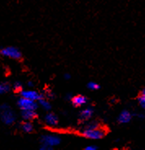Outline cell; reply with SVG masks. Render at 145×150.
I'll use <instances>...</instances> for the list:
<instances>
[{"instance_id":"cell-1","label":"cell","mask_w":145,"mask_h":150,"mask_svg":"<svg viewBox=\"0 0 145 150\" xmlns=\"http://www.w3.org/2000/svg\"><path fill=\"white\" fill-rule=\"evenodd\" d=\"M16 114L11 106L8 104L0 105V121L7 126H11L16 121Z\"/></svg>"},{"instance_id":"cell-2","label":"cell","mask_w":145,"mask_h":150,"mask_svg":"<svg viewBox=\"0 0 145 150\" xmlns=\"http://www.w3.org/2000/svg\"><path fill=\"white\" fill-rule=\"evenodd\" d=\"M108 131L106 129L99 127L94 129L85 128L81 131V135L86 139H101L104 138L107 135Z\"/></svg>"},{"instance_id":"cell-3","label":"cell","mask_w":145,"mask_h":150,"mask_svg":"<svg viewBox=\"0 0 145 150\" xmlns=\"http://www.w3.org/2000/svg\"><path fill=\"white\" fill-rule=\"evenodd\" d=\"M0 55L4 57L12 59V60H19L22 58V53L21 52V50L13 46L6 47L0 49Z\"/></svg>"},{"instance_id":"cell-4","label":"cell","mask_w":145,"mask_h":150,"mask_svg":"<svg viewBox=\"0 0 145 150\" xmlns=\"http://www.w3.org/2000/svg\"><path fill=\"white\" fill-rule=\"evenodd\" d=\"M16 105L21 110H36L37 111V109L39 107L37 101L26 99L21 96L17 100Z\"/></svg>"},{"instance_id":"cell-5","label":"cell","mask_w":145,"mask_h":150,"mask_svg":"<svg viewBox=\"0 0 145 150\" xmlns=\"http://www.w3.org/2000/svg\"><path fill=\"white\" fill-rule=\"evenodd\" d=\"M61 140L62 139L59 135L52 134H45L42 135L40 138V143L42 144H45L52 148L60 145Z\"/></svg>"},{"instance_id":"cell-6","label":"cell","mask_w":145,"mask_h":150,"mask_svg":"<svg viewBox=\"0 0 145 150\" xmlns=\"http://www.w3.org/2000/svg\"><path fill=\"white\" fill-rule=\"evenodd\" d=\"M20 96L21 97L26 98V99H30V100H35V101H37L39 100L40 99H42V98H45L44 94L40 93L37 91L34 90H24L21 91L20 92Z\"/></svg>"},{"instance_id":"cell-7","label":"cell","mask_w":145,"mask_h":150,"mask_svg":"<svg viewBox=\"0 0 145 150\" xmlns=\"http://www.w3.org/2000/svg\"><path fill=\"white\" fill-rule=\"evenodd\" d=\"M95 109L91 106H88L85 109L80 111L78 114V121L81 122H86L91 119V117H93Z\"/></svg>"},{"instance_id":"cell-8","label":"cell","mask_w":145,"mask_h":150,"mask_svg":"<svg viewBox=\"0 0 145 150\" xmlns=\"http://www.w3.org/2000/svg\"><path fill=\"white\" fill-rule=\"evenodd\" d=\"M70 102L72 105L75 108H80L86 105L88 103V98L84 95H77L74 96H72L70 100Z\"/></svg>"},{"instance_id":"cell-9","label":"cell","mask_w":145,"mask_h":150,"mask_svg":"<svg viewBox=\"0 0 145 150\" xmlns=\"http://www.w3.org/2000/svg\"><path fill=\"white\" fill-rule=\"evenodd\" d=\"M44 122L49 127H55L59 124V117L56 113L48 111L44 116Z\"/></svg>"},{"instance_id":"cell-10","label":"cell","mask_w":145,"mask_h":150,"mask_svg":"<svg viewBox=\"0 0 145 150\" xmlns=\"http://www.w3.org/2000/svg\"><path fill=\"white\" fill-rule=\"evenodd\" d=\"M133 117V113L128 109H123L117 116V122L120 124H127L130 122Z\"/></svg>"},{"instance_id":"cell-11","label":"cell","mask_w":145,"mask_h":150,"mask_svg":"<svg viewBox=\"0 0 145 150\" xmlns=\"http://www.w3.org/2000/svg\"><path fill=\"white\" fill-rule=\"evenodd\" d=\"M21 117L24 121H32L37 117L36 110H21Z\"/></svg>"},{"instance_id":"cell-12","label":"cell","mask_w":145,"mask_h":150,"mask_svg":"<svg viewBox=\"0 0 145 150\" xmlns=\"http://www.w3.org/2000/svg\"><path fill=\"white\" fill-rule=\"evenodd\" d=\"M21 131L25 133H27V134H30L32 133L34 130V127L33 122L31 121H25L21 123Z\"/></svg>"},{"instance_id":"cell-13","label":"cell","mask_w":145,"mask_h":150,"mask_svg":"<svg viewBox=\"0 0 145 150\" xmlns=\"http://www.w3.org/2000/svg\"><path fill=\"white\" fill-rule=\"evenodd\" d=\"M37 104H38V105L41 107L42 109H44L45 111H47V112L52 110V104H51V102L49 101L48 100H47L46 98H42V99H40L39 100H37Z\"/></svg>"},{"instance_id":"cell-14","label":"cell","mask_w":145,"mask_h":150,"mask_svg":"<svg viewBox=\"0 0 145 150\" xmlns=\"http://www.w3.org/2000/svg\"><path fill=\"white\" fill-rule=\"evenodd\" d=\"M11 90V85L7 82H0V95L8 93Z\"/></svg>"},{"instance_id":"cell-15","label":"cell","mask_w":145,"mask_h":150,"mask_svg":"<svg viewBox=\"0 0 145 150\" xmlns=\"http://www.w3.org/2000/svg\"><path fill=\"white\" fill-rule=\"evenodd\" d=\"M137 101L139 103V105L141 107L142 109H145V89L143 88L141 92L139 93V96L137 97Z\"/></svg>"},{"instance_id":"cell-16","label":"cell","mask_w":145,"mask_h":150,"mask_svg":"<svg viewBox=\"0 0 145 150\" xmlns=\"http://www.w3.org/2000/svg\"><path fill=\"white\" fill-rule=\"evenodd\" d=\"M86 86L91 91H97L100 90L101 88L100 85L99 83H95V82H89L86 84Z\"/></svg>"},{"instance_id":"cell-17","label":"cell","mask_w":145,"mask_h":150,"mask_svg":"<svg viewBox=\"0 0 145 150\" xmlns=\"http://www.w3.org/2000/svg\"><path fill=\"white\" fill-rule=\"evenodd\" d=\"M87 123L85 126V128H89V129H94L100 127V124L99 123L96 121H88L86 122Z\"/></svg>"},{"instance_id":"cell-18","label":"cell","mask_w":145,"mask_h":150,"mask_svg":"<svg viewBox=\"0 0 145 150\" xmlns=\"http://www.w3.org/2000/svg\"><path fill=\"white\" fill-rule=\"evenodd\" d=\"M12 89L14 90L15 92H20L21 91L23 90V85L22 83L19 81H16L15 83H13V86H12Z\"/></svg>"},{"instance_id":"cell-19","label":"cell","mask_w":145,"mask_h":150,"mask_svg":"<svg viewBox=\"0 0 145 150\" xmlns=\"http://www.w3.org/2000/svg\"><path fill=\"white\" fill-rule=\"evenodd\" d=\"M43 94H44L45 98H48L50 100H53L55 98V94L53 93L52 91H47V92L45 91V92H43Z\"/></svg>"},{"instance_id":"cell-20","label":"cell","mask_w":145,"mask_h":150,"mask_svg":"<svg viewBox=\"0 0 145 150\" xmlns=\"http://www.w3.org/2000/svg\"><path fill=\"white\" fill-rule=\"evenodd\" d=\"M98 149V146L95 145V144H91V145H88L84 148V150H97Z\"/></svg>"},{"instance_id":"cell-21","label":"cell","mask_w":145,"mask_h":150,"mask_svg":"<svg viewBox=\"0 0 145 150\" xmlns=\"http://www.w3.org/2000/svg\"><path fill=\"white\" fill-rule=\"evenodd\" d=\"M39 149L40 150H52L53 149V148L52 147L47 146V145H45V144H41V146L39 148Z\"/></svg>"},{"instance_id":"cell-22","label":"cell","mask_w":145,"mask_h":150,"mask_svg":"<svg viewBox=\"0 0 145 150\" xmlns=\"http://www.w3.org/2000/svg\"><path fill=\"white\" fill-rule=\"evenodd\" d=\"M72 94H69V93H68L66 94V96H64V100H66V101H70V100H71V98H72Z\"/></svg>"},{"instance_id":"cell-23","label":"cell","mask_w":145,"mask_h":150,"mask_svg":"<svg viewBox=\"0 0 145 150\" xmlns=\"http://www.w3.org/2000/svg\"><path fill=\"white\" fill-rule=\"evenodd\" d=\"M27 86H28L29 88H33V87H34V82H32V81H29V82L27 83Z\"/></svg>"},{"instance_id":"cell-24","label":"cell","mask_w":145,"mask_h":150,"mask_svg":"<svg viewBox=\"0 0 145 150\" xmlns=\"http://www.w3.org/2000/svg\"><path fill=\"white\" fill-rule=\"evenodd\" d=\"M135 115V116H137L139 118H144V113H137V114H133V116Z\"/></svg>"},{"instance_id":"cell-25","label":"cell","mask_w":145,"mask_h":150,"mask_svg":"<svg viewBox=\"0 0 145 150\" xmlns=\"http://www.w3.org/2000/svg\"><path fill=\"white\" fill-rule=\"evenodd\" d=\"M64 79H65V80H69L71 79V75L69 74H64Z\"/></svg>"}]
</instances>
